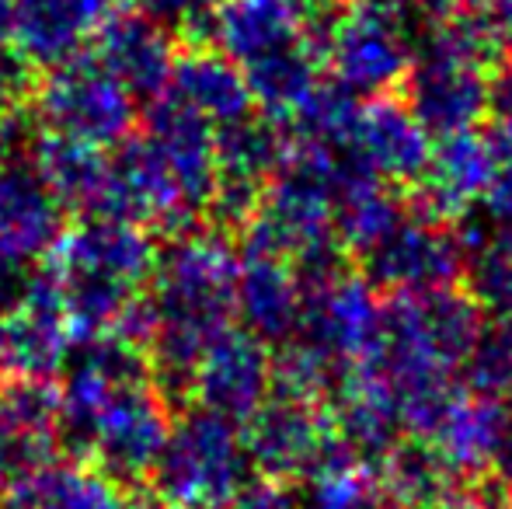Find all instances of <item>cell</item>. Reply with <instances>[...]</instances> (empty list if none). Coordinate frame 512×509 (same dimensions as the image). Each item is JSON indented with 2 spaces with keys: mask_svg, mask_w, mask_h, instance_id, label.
I'll return each instance as SVG.
<instances>
[{
  "mask_svg": "<svg viewBox=\"0 0 512 509\" xmlns=\"http://www.w3.org/2000/svg\"><path fill=\"white\" fill-rule=\"evenodd\" d=\"M147 297L154 307V339L147 346L150 381L175 405H192L196 374L209 342L237 318L234 238L196 227L157 245Z\"/></svg>",
  "mask_w": 512,
  "mask_h": 509,
  "instance_id": "obj_1",
  "label": "cell"
},
{
  "mask_svg": "<svg viewBox=\"0 0 512 509\" xmlns=\"http://www.w3.org/2000/svg\"><path fill=\"white\" fill-rule=\"evenodd\" d=\"M321 49L324 70L359 102L401 95L415 49L401 11L373 0H338L307 25Z\"/></svg>",
  "mask_w": 512,
  "mask_h": 509,
  "instance_id": "obj_2",
  "label": "cell"
},
{
  "mask_svg": "<svg viewBox=\"0 0 512 509\" xmlns=\"http://www.w3.org/2000/svg\"><path fill=\"white\" fill-rule=\"evenodd\" d=\"M241 426L199 405L175 412V426L150 478V492L192 509H223L248 485Z\"/></svg>",
  "mask_w": 512,
  "mask_h": 509,
  "instance_id": "obj_3",
  "label": "cell"
},
{
  "mask_svg": "<svg viewBox=\"0 0 512 509\" xmlns=\"http://www.w3.org/2000/svg\"><path fill=\"white\" fill-rule=\"evenodd\" d=\"M244 454L262 482L304 485L321 471L359 464L331 429L328 408L314 401L269 394L262 408L241 426Z\"/></svg>",
  "mask_w": 512,
  "mask_h": 509,
  "instance_id": "obj_4",
  "label": "cell"
},
{
  "mask_svg": "<svg viewBox=\"0 0 512 509\" xmlns=\"http://www.w3.org/2000/svg\"><path fill=\"white\" fill-rule=\"evenodd\" d=\"M35 119L46 133L115 150L136 133L140 112L136 98L95 60V53H84L42 74Z\"/></svg>",
  "mask_w": 512,
  "mask_h": 509,
  "instance_id": "obj_5",
  "label": "cell"
},
{
  "mask_svg": "<svg viewBox=\"0 0 512 509\" xmlns=\"http://www.w3.org/2000/svg\"><path fill=\"white\" fill-rule=\"evenodd\" d=\"M171 426H175V405L157 391L154 381L126 384L105 401L91 422L81 464H91L126 492H136L154 478Z\"/></svg>",
  "mask_w": 512,
  "mask_h": 509,
  "instance_id": "obj_6",
  "label": "cell"
},
{
  "mask_svg": "<svg viewBox=\"0 0 512 509\" xmlns=\"http://www.w3.org/2000/svg\"><path fill=\"white\" fill-rule=\"evenodd\" d=\"M467 248L460 238V227L450 220H439L411 206L370 252L356 258V269L380 293H432L446 286L464 283Z\"/></svg>",
  "mask_w": 512,
  "mask_h": 509,
  "instance_id": "obj_7",
  "label": "cell"
},
{
  "mask_svg": "<svg viewBox=\"0 0 512 509\" xmlns=\"http://www.w3.org/2000/svg\"><path fill=\"white\" fill-rule=\"evenodd\" d=\"M74 346L60 272L49 262L32 265L18 293L0 307V374L56 381Z\"/></svg>",
  "mask_w": 512,
  "mask_h": 509,
  "instance_id": "obj_8",
  "label": "cell"
},
{
  "mask_svg": "<svg viewBox=\"0 0 512 509\" xmlns=\"http://www.w3.org/2000/svg\"><path fill=\"white\" fill-rule=\"evenodd\" d=\"M492 74L495 70L422 35V46H415V60L398 98L432 140H443L478 129L488 119Z\"/></svg>",
  "mask_w": 512,
  "mask_h": 509,
  "instance_id": "obj_9",
  "label": "cell"
},
{
  "mask_svg": "<svg viewBox=\"0 0 512 509\" xmlns=\"http://www.w3.org/2000/svg\"><path fill=\"white\" fill-rule=\"evenodd\" d=\"M304 314L297 339L314 346L338 367H356L377 342L380 293L363 279L356 265L317 283H304Z\"/></svg>",
  "mask_w": 512,
  "mask_h": 509,
  "instance_id": "obj_10",
  "label": "cell"
},
{
  "mask_svg": "<svg viewBox=\"0 0 512 509\" xmlns=\"http://www.w3.org/2000/svg\"><path fill=\"white\" fill-rule=\"evenodd\" d=\"M60 408L56 381L0 374V496L56 461Z\"/></svg>",
  "mask_w": 512,
  "mask_h": 509,
  "instance_id": "obj_11",
  "label": "cell"
},
{
  "mask_svg": "<svg viewBox=\"0 0 512 509\" xmlns=\"http://www.w3.org/2000/svg\"><path fill=\"white\" fill-rule=\"evenodd\" d=\"M46 262L63 279H88L143 293L157 262V245L140 224L119 217H81L63 231Z\"/></svg>",
  "mask_w": 512,
  "mask_h": 509,
  "instance_id": "obj_12",
  "label": "cell"
},
{
  "mask_svg": "<svg viewBox=\"0 0 512 509\" xmlns=\"http://www.w3.org/2000/svg\"><path fill=\"white\" fill-rule=\"evenodd\" d=\"M272 394V349L248 328L230 325L209 342L196 374L192 405L244 426Z\"/></svg>",
  "mask_w": 512,
  "mask_h": 509,
  "instance_id": "obj_13",
  "label": "cell"
},
{
  "mask_svg": "<svg viewBox=\"0 0 512 509\" xmlns=\"http://www.w3.org/2000/svg\"><path fill=\"white\" fill-rule=\"evenodd\" d=\"M91 53L136 102H154L171 88L178 39L143 7H122L95 32Z\"/></svg>",
  "mask_w": 512,
  "mask_h": 509,
  "instance_id": "obj_14",
  "label": "cell"
},
{
  "mask_svg": "<svg viewBox=\"0 0 512 509\" xmlns=\"http://www.w3.org/2000/svg\"><path fill=\"white\" fill-rule=\"evenodd\" d=\"M143 133L150 136V143L161 150L168 168L175 171L189 210L199 217V224H206L216 178H220V171H216V126L206 116H199L192 105H185L182 98L164 91L143 109Z\"/></svg>",
  "mask_w": 512,
  "mask_h": 509,
  "instance_id": "obj_15",
  "label": "cell"
},
{
  "mask_svg": "<svg viewBox=\"0 0 512 509\" xmlns=\"http://www.w3.org/2000/svg\"><path fill=\"white\" fill-rule=\"evenodd\" d=\"M46 189L32 161L0 157V258L11 265H39L53 255L67 231V217Z\"/></svg>",
  "mask_w": 512,
  "mask_h": 509,
  "instance_id": "obj_16",
  "label": "cell"
},
{
  "mask_svg": "<svg viewBox=\"0 0 512 509\" xmlns=\"http://www.w3.org/2000/svg\"><path fill=\"white\" fill-rule=\"evenodd\" d=\"M495 185V154L488 133L467 129L443 140H432V157L422 182L405 196L422 213L439 220H464Z\"/></svg>",
  "mask_w": 512,
  "mask_h": 509,
  "instance_id": "obj_17",
  "label": "cell"
},
{
  "mask_svg": "<svg viewBox=\"0 0 512 509\" xmlns=\"http://www.w3.org/2000/svg\"><path fill=\"white\" fill-rule=\"evenodd\" d=\"M304 290L290 258L237 245V321L269 349L297 339Z\"/></svg>",
  "mask_w": 512,
  "mask_h": 509,
  "instance_id": "obj_18",
  "label": "cell"
},
{
  "mask_svg": "<svg viewBox=\"0 0 512 509\" xmlns=\"http://www.w3.org/2000/svg\"><path fill=\"white\" fill-rule=\"evenodd\" d=\"M349 147L384 178L387 185L411 192L422 182L432 157V136L418 126L408 105L394 98H373L363 102L352 126Z\"/></svg>",
  "mask_w": 512,
  "mask_h": 509,
  "instance_id": "obj_19",
  "label": "cell"
},
{
  "mask_svg": "<svg viewBox=\"0 0 512 509\" xmlns=\"http://www.w3.org/2000/svg\"><path fill=\"white\" fill-rule=\"evenodd\" d=\"M168 91L192 105L199 116H206L216 129L241 123L258 112L244 70L213 42H178Z\"/></svg>",
  "mask_w": 512,
  "mask_h": 509,
  "instance_id": "obj_20",
  "label": "cell"
},
{
  "mask_svg": "<svg viewBox=\"0 0 512 509\" xmlns=\"http://www.w3.org/2000/svg\"><path fill=\"white\" fill-rule=\"evenodd\" d=\"M307 39V21L279 0H223L209 18V42L241 70Z\"/></svg>",
  "mask_w": 512,
  "mask_h": 509,
  "instance_id": "obj_21",
  "label": "cell"
},
{
  "mask_svg": "<svg viewBox=\"0 0 512 509\" xmlns=\"http://www.w3.org/2000/svg\"><path fill=\"white\" fill-rule=\"evenodd\" d=\"M32 168L56 196V203L77 217H105L108 182H112V157L102 147L67 140L42 129L28 154Z\"/></svg>",
  "mask_w": 512,
  "mask_h": 509,
  "instance_id": "obj_22",
  "label": "cell"
},
{
  "mask_svg": "<svg viewBox=\"0 0 512 509\" xmlns=\"http://www.w3.org/2000/svg\"><path fill=\"white\" fill-rule=\"evenodd\" d=\"M0 509H133L122 485L105 478L91 464H49L28 482L0 496Z\"/></svg>",
  "mask_w": 512,
  "mask_h": 509,
  "instance_id": "obj_23",
  "label": "cell"
},
{
  "mask_svg": "<svg viewBox=\"0 0 512 509\" xmlns=\"http://www.w3.org/2000/svg\"><path fill=\"white\" fill-rule=\"evenodd\" d=\"M460 384L478 398L512 394V314H488L471 356L460 367Z\"/></svg>",
  "mask_w": 512,
  "mask_h": 509,
  "instance_id": "obj_24",
  "label": "cell"
},
{
  "mask_svg": "<svg viewBox=\"0 0 512 509\" xmlns=\"http://www.w3.org/2000/svg\"><path fill=\"white\" fill-rule=\"evenodd\" d=\"M297 509H394L380 485L377 471L363 464H342V468L321 471L307 478L304 496Z\"/></svg>",
  "mask_w": 512,
  "mask_h": 509,
  "instance_id": "obj_25",
  "label": "cell"
},
{
  "mask_svg": "<svg viewBox=\"0 0 512 509\" xmlns=\"http://www.w3.org/2000/svg\"><path fill=\"white\" fill-rule=\"evenodd\" d=\"M46 70L25 56L18 46H0V123L21 112L35 109V95H39V84Z\"/></svg>",
  "mask_w": 512,
  "mask_h": 509,
  "instance_id": "obj_26",
  "label": "cell"
},
{
  "mask_svg": "<svg viewBox=\"0 0 512 509\" xmlns=\"http://www.w3.org/2000/svg\"><path fill=\"white\" fill-rule=\"evenodd\" d=\"M485 475L512 496V394L485 398Z\"/></svg>",
  "mask_w": 512,
  "mask_h": 509,
  "instance_id": "obj_27",
  "label": "cell"
},
{
  "mask_svg": "<svg viewBox=\"0 0 512 509\" xmlns=\"http://www.w3.org/2000/svg\"><path fill=\"white\" fill-rule=\"evenodd\" d=\"M223 0H140L150 18L164 21L178 42H209V18Z\"/></svg>",
  "mask_w": 512,
  "mask_h": 509,
  "instance_id": "obj_28",
  "label": "cell"
},
{
  "mask_svg": "<svg viewBox=\"0 0 512 509\" xmlns=\"http://www.w3.org/2000/svg\"><path fill=\"white\" fill-rule=\"evenodd\" d=\"M223 509H297V499L290 496L286 485L262 482V478H258V482L244 485L234 496V503H227Z\"/></svg>",
  "mask_w": 512,
  "mask_h": 509,
  "instance_id": "obj_29",
  "label": "cell"
},
{
  "mask_svg": "<svg viewBox=\"0 0 512 509\" xmlns=\"http://www.w3.org/2000/svg\"><path fill=\"white\" fill-rule=\"evenodd\" d=\"M418 7L429 21H450L464 18V14L499 11V0H418Z\"/></svg>",
  "mask_w": 512,
  "mask_h": 509,
  "instance_id": "obj_30",
  "label": "cell"
},
{
  "mask_svg": "<svg viewBox=\"0 0 512 509\" xmlns=\"http://www.w3.org/2000/svg\"><path fill=\"white\" fill-rule=\"evenodd\" d=\"M60 4L67 7V11L74 14V18L81 21L91 35H95L115 11L129 7V0H60Z\"/></svg>",
  "mask_w": 512,
  "mask_h": 509,
  "instance_id": "obj_31",
  "label": "cell"
},
{
  "mask_svg": "<svg viewBox=\"0 0 512 509\" xmlns=\"http://www.w3.org/2000/svg\"><path fill=\"white\" fill-rule=\"evenodd\" d=\"M283 7H290L297 18H304L307 25H314L317 18H324V14L331 11V7L338 4V0H279Z\"/></svg>",
  "mask_w": 512,
  "mask_h": 509,
  "instance_id": "obj_32",
  "label": "cell"
},
{
  "mask_svg": "<svg viewBox=\"0 0 512 509\" xmlns=\"http://www.w3.org/2000/svg\"><path fill=\"white\" fill-rule=\"evenodd\" d=\"M14 25H18V0H0V46L14 42Z\"/></svg>",
  "mask_w": 512,
  "mask_h": 509,
  "instance_id": "obj_33",
  "label": "cell"
},
{
  "mask_svg": "<svg viewBox=\"0 0 512 509\" xmlns=\"http://www.w3.org/2000/svg\"><path fill=\"white\" fill-rule=\"evenodd\" d=\"M133 509H192V506L171 503V499H164V496H157V492H150V496L133 499Z\"/></svg>",
  "mask_w": 512,
  "mask_h": 509,
  "instance_id": "obj_34",
  "label": "cell"
},
{
  "mask_svg": "<svg viewBox=\"0 0 512 509\" xmlns=\"http://www.w3.org/2000/svg\"><path fill=\"white\" fill-rule=\"evenodd\" d=\"M499 21H502V32H506V49L512 60V0H499Z\"/></svg>",
  "mask_w": 512,
  "mask_h": 509,
  "instance_id": "obj_35",
  "label": "cell"
},
{
  "mask_svg": "<svg viewBox=\"0 0 512 509\" xmlns=\"http://www.w3.org/2000/svg\"><path fill=\"white\" fill-rule=\"evenodd\" d=\"M14 272H18V265H11V262H4V258H0V293L14 283Z\"/></svg>",
  "mask_w": 512,
  "mask_h": 509,
  "instance_id": "obj_36",
  "label": "cell"
},
{
  "mask_svg": "<svg viewBox=\"0 0 512 509\" xmlns=\"http://www.w3.org/2000/svg\"><path fill=\"white\" fill-rule=\"evenodd\" d=\"M495 509H512V503H506V506H495Z\"/></svg>",
  "mask_w": 512,
  "mask_h": 509,
  "instance_id": "obj_37",
  "label": "cell"
}]
</instances>
